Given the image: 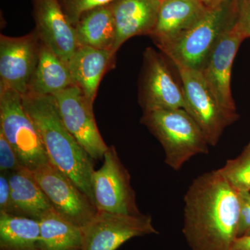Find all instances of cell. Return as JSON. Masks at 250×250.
<instances>
[{
	"instance_id": "1",
	"label": "cell",
	"mask_w": 250,
	"mask_h": 250,
	"mask_svg": "<svg viewBox=\"0 0 250 250\" xmlns=\"http://www.w3.org/2000/svg\"><path fill=\"white\" fill-rule=\"evenodd\" d=\"M183 234L191 250H230L238 237V192L218 170L192 180L184 198Z\"/></svg>"
},
{
	"instance_id": "2",
	"label": "cell",
	"mask_w": 250,
	"mask_h": 250,
	"mask_svg": "<svg viewBox=\"0 0 250 250\" xmlns=\"http://www.w3.org/2000/svg\"><path fill=\"white\" fill-rule=\"evenodd\" d=\"M22 102L49 162L71 179L94 204L91 178L95 160L65 127L52 95L27 93L22 95Z\"/></svg>"
},
{
	"instance_id": "3",
	"label": "cell",
	"mask_w": 250,
	"mask_h": 250,
	"mask_svg": "<svg viewBox=\"0 0 250 250\" xmlns=\"http://www.w3.org/2000/svg\"><path fill=\"white\" fill-rule=\"evenodd\" d=\"M240 0H225L208 8L183 34L157 47L172 62L202 70L222 36L234 25Z\"/></svg>"
},
{
	"instance_id": "4",
	"label": "cell",
	"mask_w": 250,
	"mask_h": 250,
	"mask_svg": "<svg viewBox=\"0 0 250 250\" xmlns=\"http://www.w3.org/2000/svg\"><path fill=\"white\" fill-rule=\"evenodd\" d=\"M141 123L161 143L165 164L178 171L199 154L209 152V144L200 126L184 108L144 113Z\"/></svg>"
},
{
	"instance_id": "5",
	"label": "cell",
	"mask_w": 250,
	"mask_h": 250,
	"mask_svg": "<svg viewBox=\"0 0 250 250\" xmlns=\"http://www.w3.org/2000/svg\"><path fill=\"white\" fill-rule=\"evenodd\" d=\"M0 131L30 171L49 162L35 125L23 105L22 95L0 84Z\"/></svg>"
},
{
	"instance_id": "6",
	"label": "cell",
	"mask_w": 250,
	"mask_h": 250,
	"mask_svg": "<svg viewBox=\"0 0 250 250\" xmlns=\"http://www.w3.org/2000/svg\"><path fill=\"white\" fill-rule=\"evenodd\" d=\"M173 64L183 88L184 109L196 122L209 146L215 147L225 129L238 120V115L222 107L201 70Z\"/></svg>"
},
{
	"instance_id": "7",
	"label": "cell",
	"mask_w": 250,
	"mask_h": 250,
	"mask_svg": "<svg viewBox=\"0 0 250 250\" xmlns=\"http://www.w3.org/2000/svg\"><path fill=\"white\" fill-rule=\"evenodd\" d=\"M94 204L99 211L118 214H141L131 175L114 146L108 147L103 164L91 178Z\"/></svg>"
},
{
	"instance_id": "8",
	"label": "cell",
	"mask_w": 250,
	"mask_h": 250,
	"mask_svg": "<svg viewBox=\"0 0 250 250\" xmlns=\"http://www.w3.org/2000/svg\"><path fill=\"white\" fill-rule=\"evenodd\" d=\"M82 250H117L136 237L158 235L150 215L97 211L82 228Z\"/></svg>"
},
{
	"instance_id": "9",
	"label": "cell",
	"mask_w": 250,
	"mask_h": 250,
	"mask_svg": "<svg viewBox=\"0 0 250 250\" xmlns=\"http://www.w3.org/2000/svg\"><path fill=\"white\" fill-rule=\"evenodd\" d=\"M30 172L62 218L82 228L96 214L98 210L89 197L49 161Z\"/></svg>"
},
{
	"instance_id": "10",
	"label": "cell",
	"mask_w": 250,
	"mask_h": 250,
	"mask_svg": "<svg viewBox=\"0 0 250 250\" xmlns=\"http://www.w3.org/2000/svg\"><path fill=\"white\" fill-rule=\"evenodd\" d=\"M139 88L143 113L184 107L182 84L174 79L165 57L152 47L143 54Z\"/></svg>"
},
{
	"instance_id": "11",
	"label": "cell",
	"mask_w": 250,
	"mask_h": 250,
	"mask_svg": "<svg viewBox=\"0 0 250 250\" xmlns=\"http://www.w3.org/2000/svg\"><path fill=\"white\" fill-rule=\"evenodd\" d=\"M62 123L94 160L103 159L108 146L100 134L90 104L76 85L52 95Z\"/></svg>"
},
{
	"instance_id": "12",
	"label": "cell",
	"mask_w": 250,
	"mask_h": 250,
	"mask_svg": "<svg viewBox=\"0 0 250 250\" xmlns=\"http://www.w3.org/2000/svg\"><path fill=\"white\" fill-rule=\"evenodd\" d=\"M41 39L36 31L27 35L0 36V84L22 95L29 92L39 60Z\"/></svg>"
},
{
	"instance_id": "13",
	"label": "cell",
	"mask_w": 250,
	"mask_h": 250,
	"mask_svg": "<svg viewBox=\"0 0 250 250\" xmlns=\"http://www.w3.org/2000/svg\"><path fill=\"white\" fill-rule=\"evenodd\" d=\"M243 41L234 24L219 39L201 70L222 107L233 114L238 113L231 94V69Z\"/></svg>"
},
{
	"instance_id": "14",
	"label": "cell",
	"mask_w": 250,
	"mask_h": 250,
	"mask_svg": "<svg viewBox=\"0 0 250 250\" xmlns=\"http://www.w3.org/2000/svg\"><path fill=\"white\" fill-rule=\"evenodd\" d=\"M31 3L34 30L41 40L68 65L72 54L80 46L75 27L69 22L58 0H31Z\"/></svg>"
},
{
	"instance_id": "15",
	"label": "cell",
	"mask_w": 250,
	"mask_h": 250,
	"mask_svg": "<svg viewBox=\"0 0 250 250\" xmlns=\"http://www.w3.org/2000/svg\"><path fill=\"white\" fill-rule=\"evenodd\" d=\"M161 0H114L111 3L115 28L113 52L136 36L152 34L157 22Z\"/></svg>"
},
{
	"instance_id": "16",
	"label": "cell",
	"mask_w": 250,
	"mask_h": 250,
	"mask_svg": "<svg viewBox=\"0 0 250 250\" xmlns=\"http://www.w3.org/2000/svg\"><path fill=\"white\" fill-rule=\"evenodd\" d=\"M116 54L112 51L80 45L69 61L74 84L93 105L102 79L114 67Z\"/></svg>"
},
{
	"instance_id": "17",
	"label": "cell",
	"mask_w": 250,
	"mask_h": 250,
	"mask_svg": "<svg viewBox=\"0 0 250 250\" xmlns=\"http://www.w3.org/2000/svg\"><path fill=\"white\" fill-rule=\"evenodd\" d=\"M207 9L200 0H164L149 36L156 45L169 42L191 27Z\"/></svg>"
},
{
	"instance_id": "18",
	"label": "cell",
	"mask_w": 250,
	"mask_h": 250,
	"mask_svg": "<svg viewBox=\"0 0 250 250\" xmlns=\"http://www.w3.org/2000/svg\"><path fill=\"white\" fill-rule=\"evenodd\" d=\"M11 187L9 213L39 220L52 210L45 192L25 167L9 174Z\"/></svg>"
},
{
	"instance_id": "19",
	"label": "cell",
	"mask_w": 250,
	"mask_h": 250,
	"mask_svg": "<svg viewBox=\"0 0 250 250\" xmlns=\"http://www.w3.org/2000/svg\"><path fill=\"white\" fill-rule=\"evenodd\" d=\"M72 85L73 81L66 62L41 40L39 60L27 93L53 95Z\"/></svg>"
},
{
	"instance_id": "20",
	"label": "cell",
	"mask_w": 250,
	"mask_h": 250,
	"mask_svg": "<svg viewBox=\"0 0 250 250\" xmlns=\"http://www.w3.org/2000/svg\"><path fill=\"white\" fill-rule=\"evenodd\" d=\"M75 29L80 45L113 52L116 28L111 4L85 13Z\"/></svg>"
},
{
	"instance_id": "21",
	"label": "cell",
	"mask_w": 250,
	"mask_h": 250,
	"mask_svg": "<svg viewBox=\"0 0 250 250\" xmlns=\"http://www.w3.org/2000/svg\"><path fill=\"white\" fill-rule=\"evenodd\" d=\"M39 250H82V228L52 208L39 220Z\"/></svg>"
},
{
	"instance_id": "22",
	"label": "cell",
	"mask_w": 250,
	"mask_h": 250,
	"mask_svg": "<svg viewBox=\"0 0 250 250\" xmlns=\"http://www.w3.org/2000/svg\"><path fill=\"white\" fill-rule=\"evenodd\" d=\"M39 220L0 213V250H39Z\"/></svg>"
},
{
	"instance_id": "23",
	"label": "cell",
	"mask_w": 250,
	"mask_h": 250,
	"mask_svg": "<svg viewBox=\"0 0 250 250\" xmlns=\"http://www.w3.org/2000/svg\"><path fill=\"white\" fill-rule=\"evenodd\" d=\"M219 172L237 192L250 191V145L236 158L228 159Z\"/></svg>"
},
{
	"instance_id": "24",
	"label": "cell",
	"mask_w": 250,
	"mask_h": 250,
	"mask_svg": "<svg viewBox=\"0 0 250 250\" xmlns=\"http://www.w3.org/2000/svg\"><path fill=\"white\" fill-rule=\"evenodd\" d=\"M64 14L74 27L79 20L90 10L111 4L114 0H58Z\"/></svg>"
},
{
	"instance_id": "25",
	"label": "cell",
	"mask_w": 250,
	"mask_h": 250,
	"mask_svg": "<svg viewBox=\"0 0 250 250\" xmlns=\"http://www.w3.org/2000/svg\"><path fill=\"white\" fill-rule=\"evenodd\" d=\"M24 167L4 134L0 131V171L10 174Z\"/></svg>"
},
{
	"instance_id": "26",
	"label": "cell",
	"mask_w": 250,
	"mask_h": 250,
	"mask_svg": "<svg viewBox=\"0 0 250 250\" xmlns=\"http://www.w3.org/2000/svg\"><path fill=\"white\" fill-rule=\"evenodd\" d=\"M238 193L240 204L238 235L241 237L246 236L250 231V191L238 192Z\"/></svg>"
},
{
	"instance_id": "27",
	"label": "cell",
	"mask_w": 250,
	"mask_h": 250,
	"mask_svg": "<svg viewBox=\"0 0 250 250\" xmlns=\"http://www.w3.org/2000/svg\"><path fill=\"white\" fill-rule=\"evenodd\" d=\"M235 27L244 40L250 37V0H240Z\"/></svg>"
},
{
	"instance_id": "28",
	"label": "cell",
	"mask_w": 250,
	"mask_h": 250,
	"mask_svg": "<svg viewBox=\"0 0 250 250\" xmlns=\"http://www.w3.org/2000/svg\"><path fill=\"white\" fill-rule=\"evenodd\" d=\"M11 209V187L9 174H0V213H9Z\"/></svg>"
},
{
	"instance_id": "29",
	"label": "cell",
	"mask_w": 250,
	"mask_h": 250,
	"mask_svg": "<svg viewBox=\"0 0 250 250\" xmlns=\"http://www.w3.org/2000/svg\"><path fill=\"white\" fill-rule=\"evenodd\" d=\"M230 250H250V235L237 238Z\"/></svg>"
},
{
	"instance_id": "30",
	"label": "cell",
	"mask_w": 250,
	"mask_h": 250,
	"mask_svg": "<svg viewBox=\"0 0 250 250\" xmlns=\"http://www.w3.org/2000/svg\"><path fill=\"white\" fill-rule=\"evenodd\" d=\"M225 0H200V1L205 5L207 8H211L216 6Z\"/></svg>"
},
{
	"instance_id": "31",
	"label": "cell",
	"mask_w": 250,
	"mask_h": 250,
	"mask_svg": "<svg viewBox=\"0 0 250 250\" xmlns=\"http://www.w3.org/2000/svg\"><path fill=\"white\" fill-rule=\"evenodd\" d=\"M246 235H250V231H249V232H248V233H247V234H246Z\"/></svg>"
},
{
	"instance_id": "32",
	"label": "cell",
	"mask_w": 250,
	"mask_h": 250,
	"mask_svg": "<svg viewBox=\"0 0 250 250\" xmlns=\"http://www.w3.org/2000/svg\"><path fill=\"white\" fill-rule=\"evenodd\" d=\"M161 1H164V0H161Z\"/></svg>"
},
{
	"instance_id": "33",
	"label": "cell",
	"mask_w": 250,
	"mask_h": 250,
	"mask_svg": "<svg viewBox=\"0 0 250 250\" xmlns=\"http://www.w3.org/2000/svg\"><path fill=\"white\" fill-rule=\"evenodd\" d=\"M249 144L250 145V142L249 143Z\"/></svg>"
}]
</instances>
